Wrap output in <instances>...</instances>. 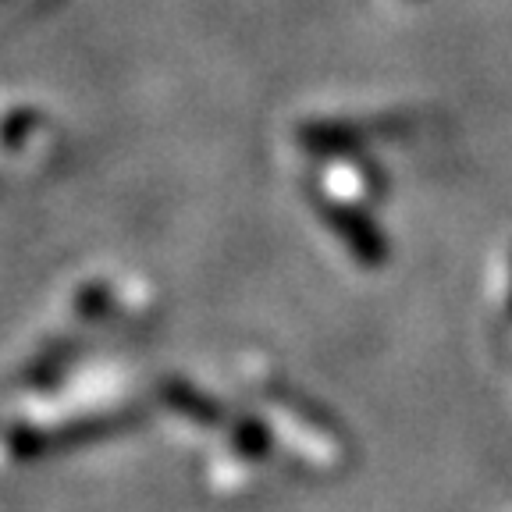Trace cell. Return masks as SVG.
<instances>
[{
	"instance_id": "obj_1",
	"label": "cell",
	"mask_w": 512,
	"mask_h": 512,
	"mask_svg": "<svg viewBox=\"0 0 512 512\" xmlns=\"http://www.w3.org/2000/svg\"><path fill=\"white\" fill-rule=\"evenodd\" d=\"M509 317H512V292H509Z\"/></svg>"
}]
</instances>
